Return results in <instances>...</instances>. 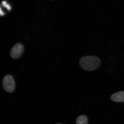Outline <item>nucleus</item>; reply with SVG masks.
Listing matches in <instances>:
<instances>
[{
  "label": "nucleus",
  "instance_id": "obj_1",
  "mask_svg": "<svg viewBox=\"0 0 124 124\" xmlns=\"http://www.w3.org/2000/svg\"><path fill=\"white\" fill-rule=\"evenodd\" d=\"M79 63L83 70L90 71L98 69L101 64V61L96 56H86L81 58Z\"/></svg>",
  "mask_w": 124,
  "mask_h": 124
},
{
  "label": "nucleus",
  "instance_id": "obj_2",
  "mask_svg": "<svg viewBox=\"0 0 124 124\" xmlns=\"http://www.w3.org/2000/svg\"><path fill=\"white\" fill-rule=\"evenodd\" d=\"M2 86L7 92H13L15 88V82L13 77L10 75L5 76L2 81Z\"/></svg>",
  "mask_w": 124,
  "mask_h": 124
},
{
  "label": "nucleus",
  "instance_id": "obj_3",
  "mask_svg": "<svg viewBox=\"0 0 124 124\" xmlns=\"http://www.w3.org/2000/svg\"><path fill=\"white\" fill-rule=\"evenodd\" d=\"M24 46L20 43L16 44L13 47L10 51L11 57L14 59H17L20 57L24 51Z\"/></svg>",
  "mask_w": 124,
  "mask_h": 124
},
{
  "label": "nucleus",
  "instance_id": "obj_4",
  "mask_svg": "<svg viewBox=\"0 0 124 124\" xmlns=\"http://www.w3.org/2000/svg\"><path fill=\"white\" fill-rule=\"evenodd\" d=\"M111 100L114 102H124V91H121L113 94L111 97Z\"/></svg>",
  "mask_w": 124,
  "mask_h": 124
},
{
  "label": "nucleus",
  "instance_id": "obj_5",
  "mask_svg": "<svg viewBox=\"0 0 124 124\" xmlns=\"http://www.w3.org/2000/svg\"><path fill=\"white\" fill-rule=\"evenodd\" d=\"M76 123V124H87L88 123V117L84 115L80 116L77 119Z\"/></svg>",
  "mask_w": 124,
  "mask_h": 124
},
{
  "label": "nucleus",
  "instance_id": "obj_6",
  "mask_svg": "<svg viewBox=\"0 0 124 124\" xmlns=\"http://www.w3.org/2000/svg\"><path fill=\"white\" fill-rule=\"evenodd\" d=\"M2 5L3 7H5L7 9V10L10 11L11 9V7L10 5L8 4V2L6 1H3L2 2Z\"/></svg>",
  "mask_w": 124,
  "mask_h": 124
},
{
  "label": "nucleus",
  "instance_id": "obj_7",
  "mask_svg": "<svg viewBox=\"0 0 124 124\" xmlns=\"http://www.w3.org/2000/svg\"><path fill=\"white\" fill-rule=\"evenodd\" d=\"M5 15V13H4L2 11V9L1 8L0 6V16H3L4 15Z\"/></svg>",
  "mask_w": 124,
  "mask_h": 124
},
{
  "label": "nucleus",
  "instance_id": "obj_8",
  "mask_svg": "<svg viewBox=\"0 0 124 124\" xmlns=\"http://www.w3.org/2000/svg\"><path fill=\"white\" fill-rule=\"evenodd\" d=\"M60 124V123H58V124Z\"/></svg>",
  "mask_w": 124,
  "mask_h": 124
}]
</instances>
